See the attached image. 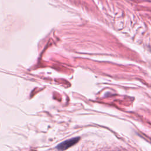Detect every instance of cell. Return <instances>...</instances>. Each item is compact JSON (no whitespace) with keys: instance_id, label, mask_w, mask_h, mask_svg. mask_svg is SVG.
<instances>
[{"instance_id":"6da1fadb","label":"cell","mask_w":151,"mask_h":151,"mask_svg":"<svg viewBox=\"0 0 151 151\" xmlns=\"http://www.w3.org/2000/svg\"><path fill=\"white\" fill-rule=\"evenodd\" d=\"M80 140V137H76L74 138H71L68 140H66L60 144H58L56 146V149L58 151H64L70 147L73 146V145H76L78 141Z\"/></svg>"}]
</instances>
